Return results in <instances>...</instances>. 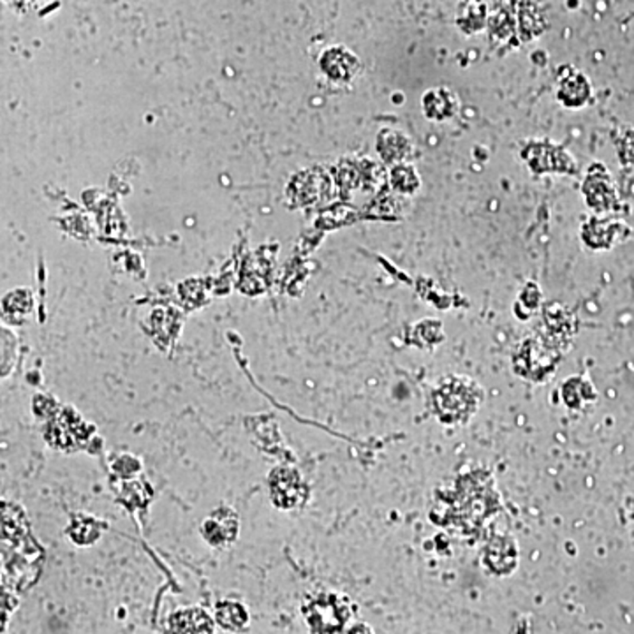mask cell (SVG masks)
<instances>
[{"label":"cell","instance_id":"ba28073f","mask_svg":"<svg viewBox=\"0 0 634 634\" xmlns=\"http://www.w3.org/2000/svg\"><path fill=\"white\" fill-rule=\"evenodd\" d=\"M389 180H391L393 189L397 192H402V194H414L421 186V180H419L416 168L408 162L395 164L391 169Z\"/></svg>","mask_w":634,"mask_h":634},{"label":"cell","instance_id":"5b68a950","mask_svg":"<svg viewBox=\"0 0 634 634\" xmlns=\"http://www.w3.org/2000/svg\"><path fill=\"white\" fill-rule=\"evenodd\" d=\"M169 626L177 633H212L214 622L207 611L199 608H189L175 611L169 619Z\"/></svg>","mask_w":634,"mask_h":634},{"label":"cell","instance_id":"277c9868","mask_svg":"<svg viewBox=\"0 0 634 634\" xmlns=\"http://www.w3.org/2000/svg\"><path fill=\"white\" fill-rule=\"evenodd\" d=\"M378 152L386 162L399 164L411 154V141L395 129H382L378 136Z\"/></svg>","mask_w":634,"mask_h":634},{"label":"cell","instance_id":"7a4b0ae2","mask_svg":"<svg viewBox=\"0 0 634 634\" xmlns=\"http://www.w3.org/2000/svg\"><path fill=\"white\" fill-rule=\"evenodd\" d=\"M203 538L216 548H226L238 538V516L235 511L221 507L203 524Z\"/></svg>","mask_w":634,"mask_h":634},{"label":"cell","instance_id":"6da1fadb","mask_svg":"<svg viewBox=\"0 0 634 634\" xmlns=\"http://www.w3.org/2000/svg\"><path fill=\"white\" fill-rule=\"evenodd\" d=\"M319 67L330 80L337 83H348L358 74L360 61L348 48L331 46L321 55Z\"/></svg>","mask_w":634,"mask_h":634},{"label":"cell","instance_id":"52a82bcc","mask_svg":"<svg viewBox=\"0 0 634 634\" xmlns=\"http://www.w3.org/2000/svg\"><path fill=\"white\" fill-rule=\"evenodd\" d=\"M216 613H217V622L227 631H238L249 624V615L245 608L238 602H221L217 604Z\"/></svg>","mask_w":634,"mask_h":634},{"label":"cell","instance_id":"3957f363","mask_svg":"<svg viewBox=\"0 0 634 634\" xmlns=\"http://www.w3.org/2000/svg\"><path fill=\"white\" fill-rule=\"evenodd\" d=\"M421 106H423V113L427 115V119H430L434 122H446V120H451L458 113L460 101L451 89L436 87L423 95Z\"/></svg>","mask_w":634,"mask_h":634},{"label":"cell","instance_id":"8992f818","mask_svg":"<svg viewBox=\"0 0 634 634\" xmlns=\"http://www.w3.org/2000/svg\"><path fill=\"white\" fill-rule=\"evenodd\" d=\"M557 95L566 106L580 108L591 97V83L581 72H572L561 82V89Z\"/></svg>","mask_w":634,"mask_h":634}]
</instances>
